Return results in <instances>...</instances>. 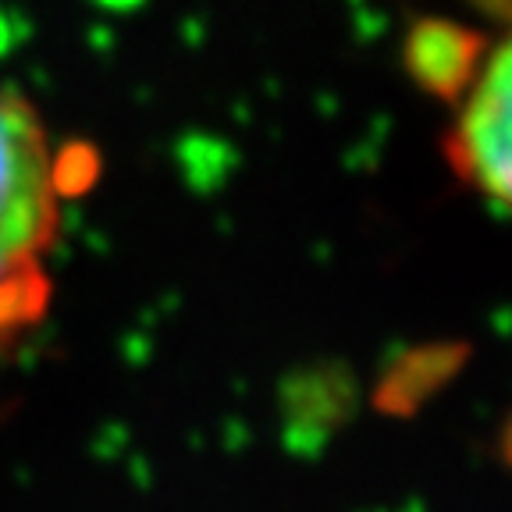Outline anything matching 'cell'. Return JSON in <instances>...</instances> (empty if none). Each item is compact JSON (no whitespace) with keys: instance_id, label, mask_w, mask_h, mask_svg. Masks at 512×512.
Listing matches in <instances>:
<instances>
[{"instance_id":"cell-1","label":"cell","mask_w":512,"mask_h":512,"mask_svg":"<svg viewBox=\"0 0 512 512\" xmlns=\"http://www.w3.org/2000/svg\"><path fill=\"white\" fill-rule=\"evenodd\" d=\"M61 224V171L36 107L0 86V338L47 310L43 256Z\"/></svg>"},{"instance_id":"cell-2","label":"cell","mask_w":512,"mask_h":512,"mask_svg":"<svg viewBox=\"0 0 512 512\" xmlns=\"http://www.w3.org/2000/svg\"><path fill=\"white\" fill-rule=\"evenodd\" d=\"M456 100V121L445 136L448 164L484 200L512 214V25Z\"/></svg>"},{"instance_id":"cell-3","label":"cell","mask_w":512,"mask_h":512,"mask_svg":"<svg viewBox=\"0 0 512 512\" xmlns=\"http://www.w3.org/2000/svg\"><path fill=\"white\" fill-rule=\"evenodd\" d=\"M406 61L413 75L427 89L445 96H459L470 82V54L463 50V32L448 25H420L406 47Z\"/></svg>"}]
</instances>
